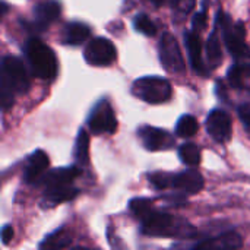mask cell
Returning a JSON list of instances; mask_svg holds the SVG:
<instances>
[{"instance_id": "6da1fadb", "label": "cell", "mask_w": 250, "mask_h": 250, "mask_svg": "<svg viewBox=\"0 0 250 250\" xmlns=\"http://www.w3.org/2000/svg\"><path fill=\"white\" fill-rule=\"evenodd\" d=\"M31 86L29 75L23 62L16 56H4L0 73V101L6 111L13 107L15 95L28 92Z\"/></svg>"}, {"instance_id": "7a4b0ae2", "label": "cell", "mask_w": 250, "mask_h": 250, "mask_svg": "<svg viewBox=\"0 0 250 250\" xmlns=\"http://www.w3.org/2000/svg\"><path fill=\"white\" fill-rule=\"evenodd\" d=\"M141 231L145 236L176 237L180 240L193 239L198 236L196 229L186 220L155 209H152L145 218L141 220Z\"/></svg>"}, {"instance_id": "3957f363", "label": "cell", "mask_w": 250, "mask_h": 250, "mask_svg": "<svg viewBox=\"0 0 250 250\" xmlns=\"http://www.w3.org/2000/svg\"><path fill=\"white\" fill-rule=\"evenodd\" d=\"M25 57L35 78L53 81L57 75V59L54 51L38 38H29L25 44Z\"/></svg>"}, {"instance_id": "277c9868", "label": "cell", "mask_w": 250, "mask_h": 250, "mask_svg": "<svg viewBox=\"0 0 250 250\" xmlns=\"http://www.w3.org/2000/svg\"><path fill=\"white\" fill-rule=\"evenodd\" d=\"M217 23L223 31V41L230 54L237 59H250V47L246 44V31L242 22H233L221 9L217 13Z\"/></svg>"}, {"instance_id": "5b68a950", "label": "cell", "mask_w": 250, "mask_h": 250, "mask_svg": "<svg viewBox=\"0 0 250 250\" xmlns=\"http://www.w3.org/2000/svg\"><path fill=\"white\" fill-rule=\"evenodd\" d=\"M132 94L148 104H163L171 98L173 86L166 78L144 76L133 82Z\"/></svg>"}, {"instance_id": "8992f818", "label": "cell", "mask_w": 250, "mask_h": 250, "mask_svg": "<svg viewBox=\"0 0 250 250\" xmlns=\"http://www.w3.org/2000/svg\"><path fill=\"white\" fill-rule=\"evenodd\" d=\"M158 56L163 67L170 73H185L186 63L180 51V45L173 34L164 32L158 42Z\"/></svg>"}, {"instance_id": "52a82bcc", "label": "cell", "mask_w": 250, "mask_h": 250, "mask_svg": "<svg viewBox=\"0 0 250 250\" xmlns=\"http://www.w3.org/2000/svg\"><path fill=\"white\" fill-rule=\"evenodd\" d=\"M86 123H88L89 130L94 135H103V133L111 135L116 132L117 119L108 100L103 98L92 107Z\"/></svg>"}, {"instance_id": "ba28073f", "label": "cell", "mask_w": 250, "mask_h": 250, "mask_svg": "<svg viewBox=\"0 0 250 250\" xmlns=\"http://www.w3.org/2000/svg\"><path fill=\"white\" fill-rule=\"evenodd\" d=\"M83 57L85 62L91 66H110L117 57V50L110 40L97 37L89 40L86 44Z\"/></svg>"}, {"instance_id": "9c48e42d", "label": "cell", "mask_w": 250, "mask_h": 250, "mask_svg": "<svg viewBox=\"0 0 250 250\" xmlns=\"http://www.w3.org/2000/svg\"><path fill=\"white\" fill-rule=\"evenodd\" d=\"M138 138L148 151H167L176 145V138L170 132L148 125L138 129Z\"/></svg>"}, {"instance_id": "30bf717a", "label": "cell", "mask_w": 250, "mask_h": 250, "mask_svg": "<svg viewBox=\"0 0 250 250\" xmlns=\"http://www.w3.org/2000/svg\"><path fill=\"white\" fill-rule=\"evenodd\" d=\"M207 132L218 144H226L231 138L233 123L226 110L215 108L207 117Z\"/></svg>"}, {"instance_id": "8fae6325", "label": "cell", "mask_w": 250, "mask_h": 250, "mask_svg": "<svg viewBox=\"0 0 250 250\" xmlns=\"http://www.w3.org/2000/svg\"><path fill=\"white\" fill-rule=\"evenodd\" d=\"M204 176L195 168L173 174L171 177V189L180 190L185 195H196L204 189Z\"/></svg>"}, {"instance_id": "7c38bea8", "label": "cell", "mask_w": 250, "mask_h": 250, "mask_svg": "<svg viewBox=\"0 0 250 250\" xmlns=\"http://www.w3.org/2000/svg\"><path fill=\"white\" fill-rule=\"evenodd\" d=\"M185 44H186V48H188L189 62H190V67L193 69V72L198 73V75L207 76L209 67L202 60V41H201V35L196 31H193V29L185 32Z\"/></svg>"}, {"instance_id": "4fadbf2b", "label": "cell", "mask_w": 250, "mask_h": 250, "mask_svg": "<svg viewBox=\"0 0 250 250\" xmlns=\"http://www.w3.org/2000/svg\"><path fill=\"white\" fill-rule=\"evenodd\" d=\"M48 166H50V160L48 155L42 151V149H37L34 151L26 163L25 167V173H23V180L28 185H37L41 177L48 171Z\"/></svg>"}, {"instance_id": "5bb4252c", "label": "cell", "mask_w": 250, "mask_h": 250, "mask_svg": "<svg viewBox=\"0 0 250 250\" xmlns=\"http://www.w3.org/2000/svg\"><path fill=\"white\" fill-rule=\"evenodd\" d=\"M79 174H81V170L73 166L63 167V168H54V170H48L37 185L44 186V189L53 188V186H66V185H72L73 180Z\"/></svg>"}, {"instance_id": "9a60e30c", "label": "cell", "mask_w": 250, "mask_h": 250, "mask_svg": "<svg viewBox=\"0 0 250 250\" xmlns=\"http://www.w3.org/2000/svg\"><path fill=\"white\" fill-rule=\"evenodd\" d=\"M60 13H62V4L57 0H47L38 3L34 7V23L40 29H44L51 22L59 19Z\"/></svg>"}, {"instance_id": "2e32d148", "label": "cell", "mask_w": 250, "mask_h": 250, "mask_svg": "<svg viewBox=\"0 0 250 250\" xmlns=\"http://www.w3.org/2000/svg\"><path fill=\"white\" fill-rule=\"evenodd\" d=\"M242 246L243 240L240 234H237L236 231H227L217 239H207L204 242L193 245V249H239Z\"/></svg>"}, {"instance_id": "e0dca14e", "label": "cell", "mask_w": 250, "mask_h": 250, "mask_svg": "<svg viewBox=\"0 0 250 250\" xmlns=\"http://www.w3.org/2000/svg\"><path fill=\"white\" fill-rule=\"evenodd\" d=\"M78 193H79V190L76 188H73L72 185L47 188L45 192H44L42 204H44V207L47 204H48V207H54V205L62 204V202L73 201L78 196Z\"/></svg>"}, {"instance_id": "ac0fdd59", "label": "cell", "mask_w": 250, "mask_h": 250, "mask_svg": "<svg viewBox=\"0 0 250 250\" xmlns=\"http://www.w3.org/2000/svg\"><path fill=\"white\" fill-rule=\"evenodd\" d=\"M218 26L215 23V28L212 29V32L209 34L208 40H207V45H205V53H207V64L209 69H217L223 59V45H221V38L218 37Z\"/></svg>"}, {"instance_id": "d6986e66", "label": "cell", "mask_w": 250, "mask_h": 250, "mask_svg": "<svg viewBox=\"0 0 250 250\" xmlns=\"http://www.w3.org/2000/svg\"><path fill=\"white\" fill-rule=\"evenodd\" d=\"M91 37V28L82 22H70L63 29V42L67 45H81Z\"/></svg>"}, {"instance_id": "ffe728a7", "label": "cell", "mask_w": 250, "mask_h": 250, "mask_svg": "<svg viewBox=\"0 0 250 250\" xmlns=\"http://www.w3.org/2000/svg\"><path fill=\"white\" fill-rule=\"evenodd\" d=\"M73 157L78 167H85L89 161V136L85 129L78 132V138L73 148Z\"/></svg>"}, {"instance_id": "44dd1931", "label": "cell", "mask_w": 250, "mask_h": 250, "mask_svg": "<svg viewBox=\"0 0 250 250\" xmlns=\"http://www.w3.org/2000/svg\"><path fill=\"white\" fill-rule=\"evenodd\" d=\"M70 243H72L70 233L66 229H60L45 236V239L40 243V249H63V248H69Z\"/></svg>"}, {"instance_id": "7402d4cb", "label": "cell", "mask_w": 250, "mask_h": 250, "mask_svg": "<svg viewBox=\"0 0 250 250\" xmlns=\"http://www.w3.org/2000/svg\"><path fill=\"white\" fill-rule=\"evenodd\" d=\"M250 78V63L249 62H239L234 63L227 73V79L230 86L233 88H243L245 81Z\"/></svg>"}, {"instance_id": "603a6c76", "label": "cell", "mask_w": 250, "mask_h": 250, "mask_svg": "<svg viewBox=\"0 0 250 250\" xmlns=\"http://www.w3.org/2000/svg\"><path fill=\"white\" fill-rule=\"evenodd\" d=\"M179 157L182 160L183 164L189 166V167H196L201 164V149L196 144L193 142H185L183 145H180L179 148Z\"/></svg>"}, {"instance_id": "cb8c5ba5", "label": "cell", "mask_w": 250, "mask_h": 250, "mask_svg": "<svg viewBox=\"0 0 250 250\" xmlns=\"http://www.w3.org/2000/svg\"><path fill=\"white\" fill-rule=\"evenodd\" d=\"M199 129V123L195 116L192 114H185L179 119L176 125V135L179 138H192L196 135Z\"/></svg>"}, {"instance_id": "d4e9b609", "label": "cell", "mask_w": 250, "mask_h": 250, "mask_svg": "<svg viewBox=\"0 0 250 250\" xmlns=\"http://www.w3.org/2000/svg\"><path fill=\"white\" fill-rule=\"evenodd\" d=\"M129 209L141 221L152 211V201L146 198H135L129 202Z\"/></svg>"}, {"instance_id": "484cf974", "label": "cell", "mask_w": 250, "mask_h": 250, "mask_svg": "<svg viewBox=\"0 0 250 250\" xmlns=\"http://www.w3.org/2000/svg\"><path fill=\"white\" fill-rule=\"evenodd\" d=\"M133 26L138 32L146 35V37H154L157 34V26L155 23L148 18V15L145 13H139L135 16L133 19Z\"/></svg>"}, {"instance_id": "4316f807", "label": "cell", "mask_w": 250, "mask_h": 250, "mask_svg": "<svg viewBox=\"0 0 250 250\" xmlns=\"http://www.w3.org/2000/svg\"><path fill=\"white\" fill-rule=\"evenodd\" d=\"M171 177H173V174L157 171V173L149 174V182L155 189L166 190V189H171Z\"/></svg>"}, {"instance_id": "83f0119b", "label": "cell", "mask_w": 250, "mask_h": 250, "mask_svg": "<svg viewBox=\"0 0 250 250\" xmlns=\"http://www.w3.org/2000/svg\"><path fill=\"white\" fill-rule=\"evenodd\" d=\"M192 26H193V31H196V32L198 31H202L207 26V9L205 7L193 16Z\"/></svg>"}, {"instance_id": "f1b7e54d", "label": "cell", "mask_w": 250, "mask_h": 250, "mask_svg": "<svg viewBox=\"0 0 250 250\" xmlns=\"http://www.w3.org/2000/svg\"><path fill=\"white\" fill-rule=\"evenodd\" d=\"M163 201H166L168 205L171 207H177V208H182L186 205V198L180 193H171L170 196H161Z\"/></svg>"}, {"instance_id": "f546056e", "label": "cell", "mask_w": 250, "mask_h": 250, "mask_svg": "<svg viewBox=\"0 0 250 250\" xmlns=\"http://www.w3.org/2000/svg\"><path fill=\"white\" fill-rule=\"evenodd\" d=\"M195 1H196V0H171V4H173V7H176L177 12L189 13V12L193 9Z\"/></svg>"}, {"instance_id": "4dcf8cb0", "label": "cell", "mask_w": 250, "mask_h": 250, "mask_svg": "<svg viewBox=\"0 0 250 250\" xmlns=\"http://www.w3.org/2000/svg\"><path fill=\"white\" fill-rule=\"evenodd\" d=\"M237 113H239V117H240V120H242L245 129L250 133V105L249 104H242V105L239 107Z\"/></svg>"}, {"instance_id": "1f68e13d", "label": "cell", "mask_w": 250, "mask_h": 250, "mask_svg": "<svg viewBox=\"0 0 250 250\" xmlns=\"http://www.w3.org/2000/svg\"><path fill=\"white\" fill-rule=\"evenodd\" d=\"M13 237V227L10 224H6L1 230V240H3V245H7L10 242V239Z\"/></svg>"}, {"instance_id": "d6a6232c", "label": "cell", "mask_w": 250, "mask_h": 250, "mask_svg": "<svg viewBox=\"0 0 250 250\" xmlns=\"http://www.w3.org/2000/svg\"><path fill=\"white\" fill-rule=\"evenodd\" d=\"M7 9H9L7 3L6 1H1V16H4L7 13Z\"/></svg>"}, {"instance_id": "836d02e7", "label": "cell", "mask_w": 250, "mask_h": 250, "mask_svg": "<svg viewBox=\"0 0 250 250\" xmlns=\"http://www.w3.org/2000/svg\"><path fill=\"white\" fill-rule=\"evenodd\" d=\"M151 1H152V3H154L155 6H161L164 0H151Z\"/></svg>"}]
</instances>
